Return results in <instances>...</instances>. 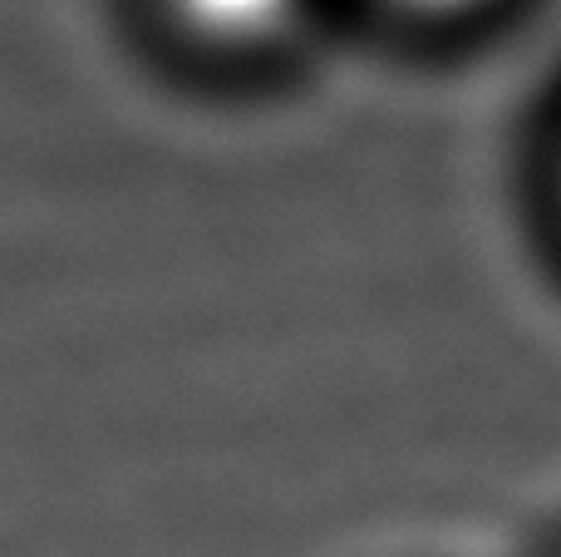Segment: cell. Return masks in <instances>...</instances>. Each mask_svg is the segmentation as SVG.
<instances>
[{
  "label": "cell",
  "instance_id": "cell-2",
  "mask_svg": "<svg viewBox=\"0 0 561 557\" xmlns=\"http://www.w3.org/2000/svg\"><path fill=\"white\" fill-rule=\"evenodd\" d=\"M409 5H424V10H448V5H468V0H409Z\"/></svg>",
  "mask_w": 561,
  "mask_h": 557
},
{
  "label": "cell",
  "instance_id": "cell-1",
  "mask_svg": "<svg viewBox=\"0 0 561 557\" xmlns=\"http://www.w3.org/2000/svg\"><path fill=\"white\" fill-rule=\"evenodd\" d=\"M306 0H173V10L193 30L213 39H266L276 30H286L300 15Z\"/></svg>",
  "mask_w": 561,
  "mask_h": 557
}]
</instances>
